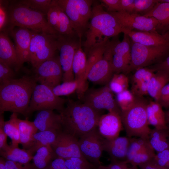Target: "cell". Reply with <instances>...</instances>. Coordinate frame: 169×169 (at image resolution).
<instances>
[{
    "label": "cell",
    "mask_w": 169,
    "mask_h": 169,
    "mask_svg": "<svg viewBox=\"0 0 169 169\" xmlns=\"http://www.w3.org/2000/svg\"><path fill=\"white\" fill-rule=\"evenodd\" d=\"M66 105L59 111L62 131L79 139L98 127L102 111L83 103L67 100Z\"/></svg>",
    "instance_id": "1"
},
{
    "label": "cell",
    "mask_w": 169,
    "mask_h": 169,
    "mask_svg": "<svg viewBox=\"0 0 169 169\" xmlns=\"http://www.w3.org/2000/svg\"><path fill=\"white\" fill-rule=\"evenodd\" d=\"M37 82L33 77L25 75L0 84V114L9 111L26 117Z\"/></svg>",
    "instance_id": "2"
},
{
    "label": "cell",
    "mask_w": 169,
    "mask_h": 169,
    "mask_svg": "<svg viewBox=\"0 0 169 169\" xmlns=\"http://www.w3.org/2000/svg\"><path fill=\"white\" fill-rule=\"evenodd\" d=\"M123 29L116 18L104 10L101 4L92 8L90 22L85 33V39L83 44L85 52L105 37L116 36L123 33Z\"/></svg>",
    "instance_id": "3"
},
{
    "label": "cell",
    "mask_w": 169,
    "mask_h": 169,
    "mask_svg": "<svg viewBox=\"0 0 169 169\" xmlns=\"http://www.w3.org/2000/svg\"><path fill=\"white\" fill-rule=\"evenodd\" d=\"M7 12L8 23L3 31L7 33L13 29L15 27L18 26L36 32L58 36L49 25L45 15L19 3L17 1H11L8 5Z\"/></svg>",
    "instance_id": "4"
},
{
    "label": "cell",
    "mask_w": 169,
    "mask_h": 169,
    "mask_svg": "<svg viewBox=\"0 0 169 169\" xmlns=\"http://www.w3.org/2000/svg\"><path fill=\"white\" fill-rule=\"evenodd\" d=\"M148 103L143 97H136L135 102L130 108L121 111L120 116L126 136L148 140L151 129L147 118Z\"/></svg>",
    "instance_id": "5"
},
{
    "label": "cell",
    "mask_w": 169,
    "mask_h": 169,
    "mask_svg": "<svg viewBox=\"0 0 169 169\" xmlns=\"http://www.w3.org/2000/svg\"><path fill=\"white\" fill-rule=\"evenodd\" d=\"M65 12L79 40L86 32L92 14L91 0H55Z\"/></svg>",
    "instance_id": "6"
},
{
    "label": "cell",
    "mask_w": 169,
    "mask_h": 169,
    "mask_svg": "<svg viewBox=\"0 0 169 169\" xmlns=\"http://www.w3.org/2000/svg\"><path fill=\"white\" fill-rule=\"evenodd\" d=\"M131 72L158 64L169 55V45L147 46L131 42Z\"/></svg>",
    "instance_id": "7"
},
{
    "label": "cell",
    "mask_w": 169,
    "mask_h": 169,
    "mask_svg": "<svg viewBox=\"0 0 169 169\" xmlns=\"http://www.w3.org/2000/svg\"><path fill=\"white\" fill-rule=\"evenodd\" d=\"M59 36L33 31L29 46L30 62L34 69L55 56L58 50Z\"/></svg>",
    "instance_id": "8"
},
{
    "label": "cell",
    "mask_w": 169,
    "mask_h": 169,
    "mask_svg": "<svg viewBox=\"0 0 169 169\" xmlns=\"http://www.w3.org/2000/svg\"><path fill=\"white\" fill-rule=\"evenodd\" d=\"M66 101V100L55 95L52 88L43 84H37L26 111V118L36 111L55 110L59 112L64 108Z\"/></svg>",
    "instance_id": "9"
},
{
    "label": "cell",
    "mask_w": 169,
    "mask_h": 169,
    "mask_svg": "<svg viewBox=\"0 0 169 169\" xmlns=\"http://www.w3.org/2000/svg\"><path fill=\"white\" fill-rule=\"evenodd\" d=\"M83 102L99 111L103 110L120 115L121 110L113 92L107 84L105 86L87 90L82 99Z\"/></svg>",
    "instance_id": "10"
},
{
    "label": "cell",
    "mask_w": 169,
    "mask_h": 169,
    "mask_svg": "<svg viewBox=\"0 0 169 169\" xmlns=\"http://www.w3.org/2000/svg\"><path fill=\"white\" fill-rule=\"evenodd\" d=\"M76 37H58V50L59 52V57L63 72V82L74 80L72 69L73 63L75 53L81 43V40L76 39Z\"/></svg>",
    "instance_id": "11"
},
{
    "label": "cell",
    "mask_w": 169,
    "mask_h": 169,
    "mask_svg": "<svg viewBox=\"0 0 169 169\" xmlns=\"http://www.w3.org/2000/svg\"><path fill=\"white\" fill-rule=\"evenodd\" d=\"M104 139L100 134L97 127L84 135L78 140L82 154L95 168L101 165L100 160L104 151Z\"/></svg>",
    "instance_id": "12"
},
{
    "label": "cell",
    "mask_w": 169,
    "mask_h": 169,
    "mask_svg": "<svg viewBox=\"0 0 169 169\" xmlns=\"http://www.w3.org/2000/svg\"><path fill=\"white\" fill-rule=\"evenodd\" d=\"M114 41V39L108 40L103 57L89 70L86 75L87 80L96 84H109L114 74L112 63Z\"/></svg>",
    "instance_id": "13"
},
{
    "label": "cell",
    "mask_w": 169,
    "mask_h": 169,
    "mask_svg": "<svg viewBox=\"0 0 169 169\" xmlns=\"http://www.w3.org/2000/svg\"><path fill=\"white\" fill-rule=\"evenodd\" d=\"M109 13L117 19L123 28V32L135 29L137 31L158 33L156 30L158 22L153 17H147L124 11Z\"/></svg>",
    "instance_id": "14"
},
{
    "label": "cell",
    "mask_w": 169,
    "mask_h": 169,
    "mask_svg": "<svg viewBox=\"0 0 169 169\" xmlns=\"http://www.w3.org/2000/svg\"><path fill=\"white\" fill-rule=\"evenodd\" d=\"M34 69L33 78L40 84L53 88L62 80L63 72L59 57L54 56L47 60Z\"/></svg>",
    "instance_id": "15"
},
{
    "label": "cell",
    "mask_w": 169,
    "mask_h": 169,
    "mask_svg": "<svg viewBox=\"0 0 169 169\" xmlns=\"http://www.w3.org/2000/svg\"><path fill=\"white\" fill-rule=\"evenodd\" d=\"M123 40H115L112 49V63L114 73L125 74L131 72V41L129 36L124 33Z\"/></svg>",
    "instance_id": "16"
},
{
    "label": "cell",
    "mask_w": 169,
    "mask_h": 169,
    "mask_svg": "<svg viewBox=\"0 0 169 169\" xmlns=\"http://www.w3.org/2000/svg\"><path fill=\"white\" fill-rule=\"evenodd\" d=\"M78 140L62 131L51 146L57 157L64 159L73 157L85 158L81 152Z\"/></svg>",
    "instance_id": "17"
},
{
    "label": "cell",
    "mask_w": 169,
    "mask_h": 169,
    "mask_svg": "<svg viewBox=\"0 0 169 169\" xmlns=\"http://www.w3.org/2000/svg\"><path fill=\"white\" fill-rule=\"evenodd\" d=\"M8 33L14 40L18 59L15 69L18 71L24 63L30 62L29 46L33 31L25 28L19 27L17 29L10 31Z\"/></svg>",
    "instance_id": "18"
},
{
    "label": "cell",
    "mask_w": 169,
    "mask_h": 169,
    "mask_svg": "<svg viewBox=\"0 0 169 169\" xmlns=\"http://www.w3.org/2000/svg\"><path fill=\"white\" fill-rule=\"evenodd\" d=\"M81 43L76 50L74 58L72 69L74 80L78 83L76 92L79 99L81 100L88 88L86 76L87 55L81 48Z\"/></svg>",
    "instance_id": "19"
},
{
    "label": "cell",
    "mask_w": 169,
    "mask_h": 169,
    "mask_svg": "<svg viewBox=\"0 0 169 169\" xmlns=\"http://www.w3.org/2000/svg\"><path fill=\"white\" fill-rule=\"evenodd\" d=\"M122 125L120 115L109 112L101 116L97 128L100 134L103 138L111 139L119 136L122 129Z\"/></svg>",
    "instance_id": "20"
},
{
    "label": "cell",
    "mask_w": 169,
    "mask_h": 169,
    "mask_svg": "<svg viewBox=\"0 0 169 169\" xmlns=\"http://www.w3.org/2000/svg\"><path fill=\"white\" fill-rule=\"evenodd\" d=\"M131 137L118 136L111 139L105 138L104 150L110 156L111 159L125 161Z\"/></svg>",
    "instance_id": "21"
},
{
    "label": "cell",
    "mask_w": 169,
    "mask_h": 169,
    "mask_svg": "<svg viewBox=\"0 0 169 169\" xmlns=\"http://www.w3.org/2000/svg\"><path fill=\"white\" fill-rule=\"evenodd\" d=\"M154 72L148 67L139 69L132 76L131 91L136 97H143L147 94L151 79Z\"/></svg>",
    "instance_id": "22"
},
{
    "label": "cell",
    "mask_w": 169,
    "mask_h": 169,
    "mask_svg": "<svg viewBox=\"0 0 169 169\" xmlns=\"http://www.w3.org/2000/svg\"><path fill=\"white\" fill-rule=\"evenodd\" d=\"M33 122L40 131H62L60 115L54 112L53 110L39 111Z\"/></svg>",
    "instance_id": "23"
},
{
    "label": "cell",
    "mask_w": 169,
    "mask_h": 169,
    "mask_svg": "<svg viewBox=\"0 0 169 169\" xmlns=\"http://www.w3.org/2000/svg\"><path fill=\"white\" fill-rule=\"evenodd\" d=\"M132 42L147 46L169 45V40L163 35L153 32L125 30Z\"/></svg>",
    "instance_id": "24"
},
{
    "label": "cell",
    "mask_w": 169,
    "mask_h": 169,
    "mask_svg": "<svg viewBox=\"0 0 169 169\" xmlns=\"http://www.w3.org/2000/svg\"><path fill=\"white\" fill-rule=\"evenodd\" d=\"M153 17L158 22L156 30L164 34L169 30V3L158 2L151 11L143 15Z\"/></svg>",
    "instance_id": "25"
},
{
    "label": "cell",
    "mask_w": 169,
    "mask_h": 169,
    "mask_svg": "<svg viewBox=\"0 0 169 169\" xmlns=\"http://www.w3.org/2000/svg\"><path fill=\"white\" fill-rule=\"evenodd\" d=\"M7 34L0 32V61L11 67L14 66L15 69L18 63L16 50Z\"/></svg>",
    "instance_id": "26"
},
{
    "label": "cell",
    "mask_w": 169,
    "mask_h": 169,
    "mask_svg": "<svg viewBox=\"0 0 169 169\" xmlns=\"http://www.w3.org/2000/svg\"><path fill=\"white\" fill-rule=\"evenodd\" d=\"M162 107L156 101L148 102L146 107L147 120L149 125L157 128H168L166 120L165 113Z\"/></svg>",
    "instance_id": "27"
},
{
    "label": "cell",
    "mask_w": 169,
    "mask_h": 169,
    "mask_svg": "<svg viewBox=\"0 0 169 169\" xmlns=\"http://www.w3.org/2000/svg\"><path fill=\"white\" fill-rule=\"evenodd\" d=\"M169 82V72L158 70L154 73L148 85L147 93L157 101L163 88Z\"/></svg>",
    "instance_id": "28"
},
{
    "label": "cell",
    "mask_w": 169,
    "mask_h": 169,
    "mask_svg": "<svg viewBox=\"0 0 169 169\" xmlns=\"http://www.w3.org/2000/svg\"><path fill=\"white\" fill-rule=\"evenodd\" d=\"M148 141L156 153L169 149V130L168 128L151 129Z\"/></svg>",
    "instance_id": "29"
},
{
    "label": "cell",
    "mask_w": 169,
    "mask_h": 169,
    "mask_svg": "<svg viewBox=\"0 0 169 169\" xmlns=\"http://www.w3.org/2000/svg\"><path fill=\"white\" fill-rule=\"evenodd\" d=\"M0 155L6 160L23 164L30 163L33 157V155L28 150L11 145L3 150H0Z\"/></svg>",
    "instance_id": "30"
},
{
    "label": "cell",
    "mask_w": 169,
    "mask_h": 169,
    "mask_svg": "<svg viewBox=\"0 0 169 169\" xmlns=\"http://www.w3.org/2000/svg\"><path fill=\"white\" fill-rule=\"evenodd\" d=\"M18 128L20 144L23 149L28 150L31 147L34 135L38 130L33 121H30L26 118L25 120L18 119Z\"/></svg>",
    "instance_id": "31"
},
{
    "label": "cell",
    "mask_w": 169,
    "mask_h": 169,
    "mask_svg": "<svg viewBox=\"0 0 169 169\" xmlns=\"http://www.w3.org/2000/svg\"><path fill=\"white\" fill-rule=\"evenodd\" d=\"M61 131H46L37 132L33 136L31 147L28 150L33 155L40 148L51 146L55 142L59 134Z\"/></svg>",
    "instance_id": "32"
},
{
    "label": "cell",
    "mask_w": 169,
    "mask_h": 169,
    "mask_svg": "<svg viewBox=\"0 0 169 169\" xmlns=\"http://www.w3.org/2000/svg\"><path fill=\"white\" fill-rule=\"evenodd\" d=\"M57 157L51 146L39 149L33 156L31 164L33 169H45L50 163Z\"/></svg>",
    "instance_id": "33"
},
{
    "label": "cell",
    "mask_w": 169,
    "mask_h": 169,
    "mask_svg": "<svg viewBox=\"0 0 169 169\" xmlns=\"http://www.w3.org/2000/svg\"><path fill=\"white\" fill-rule=\"evenodd\" d=\"M109 38L105 37L91 47L87 53L86 76L91 67L103 57Z\"/></svg>",
    "instance_id": "34"
},
{
    "label": "cell",
    "mask_w": 169,
    "mask_h": 169,
    "mask_svg": "<svg viewBox=\"0 0 169 169\" xmlns=\"http://www.w3.org/2000/svg\"><path fill=\"white\" fill-rule=\"evenodd\" d=\"M18 113H13L9 120L5 121L3 125L4 131L7 136L11 140L10 145L13 147H18L20 144V137L18 125Z\"/></svg>",
    "instance_id": "35"
},
{
    "label": "cell",
    "mask_w": 169,
    "mask_h": 169,
    "mask_svg": "<svg viewBox=\"0 0 169 169\" xmlns=\"http://www.w3.org/2000/svg\"><path fill=\"white\" fill-rule=\"evenodd\" d=\"M54 1L58 13L59 36L77 37L72 27L69 18L63 10L57 4L55 0Z\"/></svg>",
    "instance_id": "36"
},
{
    "label": "cell",
    "mask_w": 169,
    "mask_h": 169,
    "mask_svg": "<svg viewBox=\"0 0 169 169\" xmlns=\"http://www.w3.org/2000/svg\"><path fill=\"white\" fill-rule=\"evenodd\" d=\"M150 146L147 139L140 137H131L125 161L130 164L136 154Z\"/></svg>",
    "instance_id": "37"
},
{
    "label": "cell",
    "mask_w": 169,
    "mask_h": 169,
    "mask_svg": "<svg viewBox=\"0 0 169 169\" xmlns=\"http://www.w3.org/2000/svg\"><path fill=\"white\" fill-rule=\"evenodd\" d=\"M108 84L112 92L117 94L128 90L129 79L124 74L114 73Z\"/></svg>",
    "instance_id": "38"
},
{
    "label": "cell",
    "mask_w": 169,
    "mask_h": 169,
    "mask_svg": "<svg viewBox=\"0 0 169 169\" xmlns=\"http://www.w3.org/2000/svg\"><path fill=\"white\" fill-rule=\"evenodd\" d=\"M19 3L26 6L46 16L52 5V0H22L17 1Z\"/></svg>",
    "instance_id": "39"
},
{
    "label": "cell",
    "mask_w": 169,
    "mask_h": 169,
    "mask_svg": "<svg viewBox=\"0 0 169 169\" xmlns=\"http://www.w3.org/2000/svg\"><path fill=\"white\" fill-rule=\"evenodd\" d=\"M156 154L154 150L150 146L136 154L130 164L132 166L139 167L151 161Z\"/></svg>",
    "instance_id": "40"
},
{
    "label": "cell",
    "mask_w": 169,
    "mask_h": 169,
    "mask_svg": "<svg viewBox=\"0 0 169 169\" xmlns=\"http://www.w3.org/2000/svg\"><path fill=\"white\" fill-rule=\"evenodd\" d=\"M115 99L121 111L130 108L135 102L136 97L128 90L116 94Z\"/></svg>",
    "instance_id": "41"
},
{
    "label": "cell",
    "mask_w": 169,
    "mask_h": 169,
    "mask_svg": "<svg viewBox=\"0 0 169 169\" xmlns=\"http://www.w3.org/2000/svg\"><path fill=\"white\" fill-rule=\"evenodd\" d=\"M78 87V82L73 81L63 82L52 88L54 93L56 95H68L76 91Z\"/></svg>",
    "instance_id": "42"
},
{
    "label": "cell",
    "mask_w": 169,
    "mask_h": 169,
    "mask_svg": "<svg viewBox=\"0 0 169 169\" xmlns=\"http://www.w3.org/2000/svg\"><path fill=\"white\" fill-rule=\"evenodd\" d=\"M69 169H95V166L86 159L73 157L64 159Z\"/></svg>",
    "instance_id": "43"
},
{
    "label": "cell",
    "mask_w": 169,
    "mask_h": 169,
    "mask_svg": "<svg viewBox=\"0 0 169 169\" xmlns=\"http://www.w3.org/2000/svg\"><path fill=\"white\" fill-rule=\"evenodd\" d=\"M158 0H135L133 13L144 15L151 11Z\"/></svg>",
    "instance_id": "44"
},
{
    "label": "cell",
    "mask_w": 169,
    "mask_h": 169,
    "mask_svg": "<svg viewBox=\"0 0 169 169\" xmlns=\"http://www.w3.org/2000/svg\"><path fill=\"white\" fill-rule=\"evenodd\" d=\"M48 23L59 36V16L56 5L54 0H53L52 5L46 15Z\"/></svg>",
    "instance_id": "45"
},
{
    "label": "cell",
    "mask_w": 169,
    "mask_h": 169,
    "mask_svg": "<svg viewBox=\"0 0 169 169\" xmlns=\"http://www.w3.org/2000/svg\"><path fill=\"white\" fill-rule=\"evenodd\" d=\"M15 74L11 67L0 61V84L15 79Z\"/></svg>",
    "instance_id": "46"
},
{
    "label": "cell",
    "mask_w": 169,
    "mask_h": 169,
    "mask_svg": "<svg viewBox=\"0 0 169 169\" xmlns=\"http://www.w3.org/2000/svg\"><path fill=\"white\" fill-rule=\"evenodd\" d=\"M152 160L160 166L169 169V149L157 153Z\"/></svg>",
    "instance_id": "47"
},
{
    "label": "cell",
    "mask_w": 169,
    "mask_h": 169,
    "mask_svg": "<svg viewBox=\"0 0 169 169\" xmlns=\"http://www.w3.org/2000/svg\"><path fill=\"white\" fill-rule=\"evenodd\" d=\"M156 102L162 107L167 108L169 107V83L162 89Z\"/></svg>",
    "instance_id": "48"
},
{
    "label": "cell",
    "mask_w": 169,
    "mask_h": 169,
    "mask_svg": "<svg viewBox=\"0 0 169 169\" xmlns=\"http://www.w3.org/2000/svg\"><path fill=\"white\" fill-rule=\"evenodd\" d=\"M105 6L108 12L122 11L120 0H101L100 1Z\"/></svg>",
    "instance_id": "49"
},
{
    "label": "cell",
    "mask_w": 169,
    "mask_h": 169,
    "mask_svg": "<svg viewBox=\"0 0 169 169\" xmlns=\"http://www.w3.org/2000/svg\"><path fill=\"white\" fill-rule=\"evenodd\" d=\"M3 114H0V150L6 149L9 146L7 143V136L5 133L3 128L5 121Z\"/></svg>",
    "instance_id": "50"
},
{
    "label": "cell",
    "mask_w": 169,
    "mask_h": 169,
    "mask_svg": "<svg viewBox=\"0 0 169 169\" xmlns=\"http://www.w3.org/2000/svg\"><path fill=\"white\" fill-rule=\"evenodd\" d=\"M110 163L107 166L110 169H139L137 166L131 165L129 166L125 161L111 159Z\"/></svg>",
    "instance_id": "51"
},
{
    "label": "cell",
    "mask_w": 169,
    "mask_h": 169,
    "mask_svg": "<svg viewBox=\"0 0 169 169\" xmlns=\"http://www.w3.org/2000/svg\"><path fill=\"white\" fill-rule=\"evenodd\" d=\"M0 3V32L5 30L8 23V16L7 9Z\"/></svg>",
    "instance_id": "52"
},
{
    "label": "cell",
    "mask_w": 169,
    "mask_h": 169,
    "mask_svg": "<svg viewBox=\"0 0 169 169\" xmlns=\"http://www.w3.org/2000/svg\"><path fill=\"white\" fill-rule=\"evenodd\" d=\"M5 169H33L31 164H23L6 160Z\"/></svg>",
    "instance_id": "53"
},
{
    "label": "cell",
    "mask_w": 169,
    "mask_h": 169,
    "mask_svg": "<svg viewBox=\"0 0 169 169\" xmlns=\"http://www.w3.org/2000/svg\"><path fill=\"white\" fill-rule=\"evenodd\" d=\"M45 169H69L64 159L57 157L53 160Z\"/></svg>",
    "instance_id": "54"
},
{
    "label": "cell",
    "mask_w": 169,
    "mask_h": 169,
    "mask_svg": "<svg viewBox=\"0 0 169 169\" xmlns=\"http://www.w3.org/2000/svg\"><path fill=\"white\" fill-rule=\"evenodd\" d=\"M148 68L154 72L158 70H165L169 72V55L161 62Z\"/></svg>",
    "instance_id": "55"
},
{
    "label": "cell",
    "mask_w": 169,
    "mask_h": 169,
    "mask_svg": "<svg viewBox=\"0 0 169 169\" xmlns=\"http://www.w3.org/2000/svg\"><path fill=\"white\" fill-rule=\"evenodd\" d=\"M122 11L133 13L135 0H120Z\"/></svg>",
    "instance_id": "56"
},
{
    "label": "cell",
    "mask_w": 169,
    "mask_h": 169,
    "mask_svg": "<svg viewBox=\"0 0 169 169\" xmlns=\"http://www.w3.org/2000/svg\"><path fill=\"white\" fill-rule=\"evenodd\" d=\"M152 160L139 166L140 169H166L157 164Z\"/></svg>",
    "instance_id": "57"
},
{
    "label": "cell",
    "mask_w": 169,
    "mask_h": 169,
    "mask_svg": "<svg viewBox=\"0 0 169 169\" xmlns=\"http://www.w3.org/2000/svg\"><path fill=\"white\" fill-rule=\"evenodd\" d=\"M6 160L2 157H0V169H5Z\"/></svg>",
    "instance_id": "58"
},
{
    "label": "cell",
    "mask_w": 169,
    "mask_h": 169,
    "mask_svg": "<svg viewBox=\"0 0 169 169\" xmlns=\"http://www.w3.org/2000/svg\"><path fill=\"white\" fill-rule=\"evenodd\" d=\"M165 115L167 126L169 130V110L165 113Z\"/></svg>",
    "instance_id": "59"
},
{
    "label": "cell",
    "mask_w": 169,
    "mask_h": 169,
    "mask_svg": "<svg viewBox=\"0 0 169 169\" xmlns=\"http://www.w3.org/2000/svg\"><path fill=\"white\" fill-rule=\"evenodd\" d=\"M95 169H110L109 167L107 166H104L100 165L97 167L95 168Z\"/></svg>",
    "instance_id": "60"
},
{
    "label": "cell",
    "mask_w": 169,
    "mask_h": 169,
    "mask_svg": "<svg viewBox=\"0 0 169 169\" xmlns=\"http://www.w3.org/2000/svg\"><path fill=\"white\" fill-rule=\"evenodd\" d=\"M163 35L167 39L169 40V30Z\"/></svg>",
    "instance_id": "61"
},
{
    "label": "cell",
    "mask_w": 169,
    "mask_h": 169,
    "mask_svg": "<svg viewBox=\"0 0 169 169\" xmlns=\"http://www.w3.org/2000/svg\"><path fill=\"white\" fill-rule=\"evenodd\" d=\"M159 3H169V0H158Z\"/></svg>",
    "instance_id": "62"
}]
</instances>
